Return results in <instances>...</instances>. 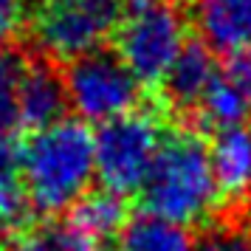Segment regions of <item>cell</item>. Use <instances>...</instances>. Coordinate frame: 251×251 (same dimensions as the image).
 <instances>
[{
    "label": "cell",
    "instance_id": "cell-13",
    "mask_svg": "<svg viewBox=\"0 0 251 251\" xmlns=\"http://www.w3.org/2000/svg\"><path fill=\"white\" fill-rule=\"evenodd\" d=\"M125 206L122 198H116L110 192H99V195H85L79 203L74 206L71 215V226L79 228L85 237L102 243L104 237H110L116 231L125 228Z\"/></svg>",
    "mask_w": 251,
    "mask_h": 251
},
{
    "label": "cell",
    "instance_id": "cell-5",
    "mask_svg": "<svg viewBox=\"0 0 251 251\" xmlns=\"http://www.w3.org/2000/svg\"><path fill=\"white\" fill-rule=\"evenodd\" d=\"M161 125L152 113L133 110L93 133L96 178L104 192L125 198L141 192L161 147Z\"/></svg>",
    "mask_w": 251,
    "mask_h": 251
},
{
    "label": "cell",
    "instance_id": "cell-2",
    "mask_svg": "<svg viewBox=\"0 0 251 251\" xmlns=\"http://www.w3.org/2000/svg\"><path fill=\"white\" fill-rule=\"evenodd\" d=\"M141 195L147 215L170 220L175 226L186 228L209 220L223 198L203 138L186 130L164 138Z\"/></svg>",
    "mask_w": 251,
    "mask_h": 251
},
{
    "label": "cell",
    "instance_id": "cell-7",
    "mask_svg": "<svg viewBox=\"0 0 251 251\" xmlns=\"http://www.w3.org/2000/svg\"><path fill=\"white\" fill-rule=\"evenodd\" d=\"M198 116L203 119V125L217 127L220 133L243 127L251 116V51L231 54L223 65H217Z\"/></svg>",
    "mask_w": 251,
    "mask_h": 251
},
{
    "label": "cell",
    "instance_id": "cell-18",
    "mask_svg": "<svg viewBox=\"0 0 251 251\" xmlns=\"http://www.w3.org/2000/svg\"><path fill=\"white\" fill-rule=\"evenodd\" d=\"M195 251H251V234L249 231H240V228L215 231V234H209Z\"/></svg>",
    "mask_w": 251,
    "mask_h": 251
},
{
    "label": "cell",
    "instance_id": "cell-3",
    "mask_svg": "<svg viewBox=\"0 0 251 251\" xmlns=\"http://www.w3.org/2000/svg\"><path fill=\"white\" fill-rule=\"evenodd\" d=\"M186 48V14L178 0H127L116 28V57L138 85H161Z\"/></svg>",
    "mask_w": 251,
    "mask_h": 251
},
{
    "label": "cell",
    "instance_id": "cell-10",
    "mask_svg": "<svg viewBox=\"0 0 251 251\" xmlns=\"http://www.w3.org/2000/svg\"><path fill=\"white\" fill-rule=\"evenodd\" d=\"M212 170L220 189V198L249 201L251 198V130L231 127L223 130L209 147Z\"/></svg>",
    "mask_w": 251,
    "mask_h": 251
},
{
    "label": "cell",
    "instance_id": "cell-11",
    "mask_svg": "<svg viewBox=\"0 0 251 251\" xmlns=\"http://www.w3.org/2000/svg\"><path fill=\"white\" fill-rule=\"evenodd\" d=\"M217 74V62L212 59V51L201 43L186 46L178 62L170 68L167 79L161 82L164 96L178 110H198L203 102L209 85Z\"/></svg>",
    "mask_w": 251,
    "mask_h": 251
},
{
    "label": "cell",
    "instance_id": "cell-4",
    "mask_svg": "<svg viewBox=\"0 0 251 251\" xmlns=\"http://www.w3.org/2000/svg\"><path fill=\"white\" fill-rule=\"evenodd\" d=\"M122 0H34L31 37L43 54L74 62L116 37L122 20Z\"/></svg>",
    "mask_w": 251,
    "mask_h": 251
},
{
    "label": "cell",
    "instance_id": "cell-14",
    "mask_svg": "<svg viewBox=\"0 0 251 251\" xmlns=\"http://www.w3.org/2000/svg\"><path fill=\"white\" fill-rule=\"evenodd\" d=\"M28 59L17 48H0V144L12 141L20 125V88Z\"/></svg>",
    "mask_w": 251,
    "mask_h": 251
},
{
    "label": "cell",
    "instance_id": "cell-16",
    "mask_svg": "<svg viewBox=\"0 0 251 251\" xmlns=\"http://www.w3.org/2000/svg\"><path fill=\"white\" fill-rule=\"evenodd\" d=\"M23 183H20V152L12 150V141L0 144V228L17 223L23 215Z\"/></svg>",
    "mask_w": 251,
    "mask_h": 251
},
{
    "label": "cell",
    "instance_id": "cell-8",
    "mask_svg": "<svg viewBox=\"0 0 251 251\" xmlns=\"http://www.w3.org/2000/svg\"><path fill=\"white\" fill-rule=\"evenodd\" d=\"M192 23L209 51H251V0H192Z\"/></svg>",
    "mask_w": 251,
    "mask_h": 251
},
{
    "label": "cell",
    "instance_id": "cell-6",
    "mask_svg": "<svg viewBox=\"0 0 251 251\" xmlns=\"http://www.w3.org/2000/svg\"><path fill=\"white\" fill-rule=\"evenodd\" d=\"M68 107L85 125H107L138 110L141 85L110 51H93L68 62L62 74Z\"/></svg>",
    "mask_w": 251,
    "mask_h": 251
},
{
    "label": "cell",
    "instance_id": "cell-15",
    "mask_svg": "<svg viewBox=\"0 0 251 251\" xmlns=\"http://www.w3.org/2000/svg\"><path fill=\"white\" fill-rule=\"evenodd\" d=\"M12 251H102L96 240L85 237L79 228L68 223H46L23 231Z\"/></svg>",
    "mask_w": 251,
    "mask_h": 251
},
{
    "label": "cell",
    "instance_id": "cell-12",
    "mask_svg": "<svg viewBox=\"0 0 251 251\" xmlns=\"http://www.w3.org/2000/svg\"><path fill=\"white\" fill-rule=\"evenodd\" d=\"M116 251H195V246L183 226L152 215H138L119 231Z\"/></svg>",
    "mask_w": 251,
    "mask_h": 251
},
{
    "label": "cell",
    "instance_id": "cell-1",
    "mask_svg": "<svg viewBox=\"0 0 251 251\" xmlns=\"http://www.w3.org/2000/svg\"><path fill=\"white\" fill-rule=\"evenodd\" d=\"M96 178L93 133L79 119H59L34 130L20 150V183L25 203L43 215L74 209Z\"/></svg>",
    "mask_w": 251,
    "mask_h": 251
},
{
    "label": "cell",
    "instance_id": "cell-9",
    "mask_svg": "<svg viewBox=\"0 0 251 251\" xmlns=\"http://www.w3.org/2000/svg\"><path fill=\"white\" fill-rule=\"evenodd\" d=\"M65 82L62 74L54 71L51 62H28L20 88V125L31 130L54 125L59 119H65Z\"/></svg>",
    "mask_w": 251,
    "mask_h": 251
},
{
    "label": "cell",
    "instance_id": "cell-17",
    "mask_svg": "<svg viewBox=\"0 0 251 251\" xmlns=\"http://www.w3.org/2000/svg\"><path fill=\"white\" fill-rule=\"evenodd\" d=\"M25 23V0H0V48L20 34Z\"/></svg>",
    "mask_w": 251,
    "mask_h": 251
}]
</instances>
